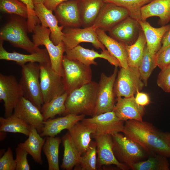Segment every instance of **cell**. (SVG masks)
Segmentation results:
<instances>
[{"label":"cell","mask_w":170,"mask_h":170,"mask_svg":"<svg viewBox=\"0 0 170 170\" xmlns=\"http://www.w3.org/2000/svg\"><path fill=\"white\" fill-rule=\"evenodd\" d=\"M96 145L95 141L91 142L90 145L81 156L78 163L74 167V170H96L97 169Z\"/></svg>","instance_id":"8d00e7d4"},{"label":"cell","mask_w":170,"mask_h":170,"mask_svg":"<svg viewBox=\"0 0 170 170\" xmlns=\"http://www.w3.org/2000/svg\"><path fill=\"white\" fill-rule=\"evenodd\" d=\"M112 136L113 153L117 160L120 163L130 168L132 165L146 158L148 154L137 142L120 133Z\"/></svg>","instance_id":"5b68a950"},{"label":"cell","mask_w":170,"mask_h":170,"mask_svg":"<svg viewBox=\"0 0 170 170\" xmlns=\"http://www.w3.org/2000/svg\"><path fill=\"white\" fill-rule=\"evenodd\" d=\"M62 64L65 90L68 93L92 81L90 66L70 59L65 55L63 56Z\"/></svg>","instance_id":"52a82bcc"},{"label":"cell","mask_w":170,"mask_h":170,"mask_svg":"<svg viewBox=\"0 0 170 170\" xmlns=\"http://www.w3.org/2000/svg\"><path fill=\"white\" fill-rule=\"evenodd\" d=\"M162 47L157 52H160L170 46V29L164 35L162 40Z\"/></svg>","instance_id":"7dc6e473"},{"label":"cell","mask_w":170,"mask_h":170,"mask_svg":"<svg viewBox=\"0 0 170 170\" xmlns=\"http://www.w3.org/2000/svg\"><path fill=\"white\" fill-rule=\"evenodd\" d=\"M153 16L159 17L158 24L161 26L167 25L170 21V0H152L142 7V20Z\"/></svg>","instance_id":"d4e9b609"},{"label":"cell","mask_w":170,"mask_h":170,"mask_svg":"<svg viewBox=\"0 0 170 170\" xmlns=\"http://www.w3.org/2000/svg\"><path fill=\"white\" fill-rule=\"evenodd\" d=\"M145 86L142 81L138 68L121 67L117 73L114 87L117 97H128L141 90Z\"/></svg>","instance_id":"9c48e42d"},{"label":"cell","mask_w":170,"mask_h":170,"mask_svg":"<svg viewBox=\"0 0 170 170\" xmlns=\"http://www.w3.org/2000/svg\"><path fill=\"white\" fill-rule=\"evenodd\" d=\"M65 52L68 58L78 60L87 66H90L91 65H97L98 64L94 60L100 58L107 60L115 66L121 67L119 61L107 50L99 53L93 49L84 48L79 45L72 49L66 50Z\"/></svg>","instance_id":"2e32d148"},{"label":"cell","mask_w":170,"mask_h":170,"mask_svg":"<svg viewBox=\"0 0 170 170\" xmlns=\"http://www.w3.org/2000/svg\"><path fill=\"white\" fill-rule=\"evenodd\" d=\"M169 165L167 157L156 154L147 159L134 163L130 167L133 170H168Z\"/></svg>","instance_id":"e575fe53"},{"label":"cell","mask_w":170,"mask_h":170,"mask_svg":"<svg viewBox=\"0 0 170 170\" xmlns=\"http://www.w3.org/2000/svg\"><path fill=\"white\" fill-rule=\"evenodd\" d=\"M40 84L44 103L66 92L63 77L54 71L51 63L39 64Z\"/></svg>","instance_id":"ba28073f"},{"label":"cell","mask_w":170,"mask_h":170,"mask_svg":"<svg viewBox=\"0 0 170 170\" xmlns=\"http://www.w3.org/2000/svg\"><path fill=\"white\" fill-rule=\"evenodd\" d=\"M68 94L65 92L48 102L44 103L40 110L44 121L52 118L57 115H64L65 112V102Z\"/></svg>","instance_id":"d6a6232c"},{"label":"cell","mask_w":170,"mask_h":170,"mask_svg":"<svg viewBox=\"0 0 170 170\" xmlns=\"http://www.w3.org/2000/svg\"><path fill=\"white\" fill-rule=\"evenodd\" d=\"M136 103L139 105L144 106L149 105L150 102L149 96L146 94L137 91L135 97Z\"/></svg>","instance_id":"f6af8a7d"},{"label":"cell","mask_w":170,"mask_h":170,"mask_svg":"<svg viewBox=\"0 0 170 170\" xmlns=\"http://www.w3.org/2000/svg\"><path fill=\"white\" fill-rule=\"evenodd\" d=\"M34 6L35 14L41 25L50 29V39L55 45H57L62 41L64 27L58 25V21L53 11L48 9L43 4H35Z\"/></svg>","instance_id":"7402d4cb"},{"label":"cell","mask_w":170,"mask_h":170,"mask_svg":"<svg viewBox=\"0 0 170 170\" xmlns=\"http://www.w3.org/2000/svg\"><path fill=\"white\" fill-rule=\"evenodd\" d=\"M142 28L139 21L130 16L122 20L109 31L110 37L128 45L134 43Z\"/></svg>","instance_id":"e0dca14e"},{"label":"cell","mask_w":170,"mask_h":170,"mask_svg":"<svg viewBox=\"0 0 170 170\" xmlns=\"http://www.w3.org/2000/svg\"><path fill=\"white\" fill-rule=\"evenodd\" d=\"M156 57L157 66L161 70L170 66V46L161 52L157 53Z\"/></svg>","instance_id":"ee69618b"},{"label":"cell","mask_w":170,"mask_h":170,"mask_svg":"<svg viewBox=\"0 0 170 170\" xmlns=\"http://www.w3.org/2000/svg\"><path fill=\"white\" fill-rule=\"evenodd\" d=\"M124 136L137 142L150 156L170 157V133L163 132L149 122L133 120L125 121Z\"/></svg>","instance_id":"6da1fadb"},{"label":"cell","mask_w":170,"mask_h":170,"mask_svg":"<svg viewBox=\"0 0 170 170\" xmlns=\"http://www.w3.org/2000/svg\"><path fill=\"white\" fill-rule=\"evenodd\" d=\"M117 73L118 67L115 66L111 75L107 76L104 73L101 74L94 116L113 111L115 105L114 87Z\"/></svg>","instance_id":"30bf717a"},{"label":"cell","mask_w":170,"mask_h":170,"mask_svg":"<svg viewBox=\"0 0 170 170\" xmlns=\"http://www.w3.org/2000/svg\"><path fill=\"white\" fill-rule=\"evenodd\" d=\"M14 110L15 115L40 133L43 125V118L40 110L31 102L22 97Z\"/></svg>","instance_id":"ac0fdd59"},{"label":"cell","mask_w":170,"mask_h":170,"mask_svg":"<svg viewBox=\"0 0 170 170\" xmlns=\"http://www.w3.org/2000/svg\"><path fill=\"white\" fill-rule=\"evenodd\" d=\"M152 0H104L105 3H111L127 9L130 16L138 21L141 20L142 7Z\"/></svg>","instance_id":"d590c367"},{"label":"cell","mask_w":170,"mask_h":170,"mask_svg":"<svg viewBox=\"0 0 170 170\" xmlns=\"http://www.w3.org/2000/svg\"><path fill=\"white\" fill-rule=\"evenodd\" d=\"M138 21L145 37L148 52L151 56H155L162 47L164 35L170 29V24L155 28L146 20Z\"/></svg>","instance_id":"cb8c5ba5"},{"label":"cell","mask_w":170,"mask_h":170,"mask_svg":"<svg viewBox=\"0 0 170 170\" xmlns=\"http://www.w3.org/2000/svg\"><path fill=\"white\" fill-rule=\"evenodd\" d=\"M55 16L61 26L64 27L82 26L77 0H68L59 5L54 10Z\"/></svg>","instance_id":"ffe728a7"},{"label":"cell","mask_w":170,"mask_h":170,"mask_svg":"<svg viewBox=\"0 0 170 170\" xmlns=\"http://www.w3.org/2000/svg\"><path fill=\"white\" fill-rule=\"evenodd\" d=\"M0 10L3 13L14 14L27 18L26 5L19 0H0Z\"/></svg>","instance_id":"f35d334b"},{"label":"cell","mask_w":170,"mask_h":170,"mask_svg":"<svg viewBox=\"0 0 170 170\" xmlns=\"http://www.w3.org/2000/svg\"><path fill=\"white\" fill-rule=\"evenodd\" d=\"M19 83L23 97L40 110L44 104L40 84V69L37 63H29L21 66Z\"/></svg>","instance_id":"277c9868"},{"label":"cell","mask_w":170,"mask_h":170,"mask_svg":"<svg viewBox=\"0 0 170 170\" xmlns=\"http://www.w3.org/2000/svg\"><path fill=\"white\" fill-rule=\"evenodd\" d=\"M19 0L25 3L27 7L28 16L26 22L28 31L29 32H32L35 26L40 22L35 14L32 0Z\"/></svg>","instance_id":"ab89813d"},{"label":"cell","mask_w":170,"mask_h":170,"mask_svg":"<svg viewBox=\"0 0 170 170\" xmlns=\"http://www.w3.org/2000/svg\"><path fill=\"white\" fill-rule=\"evenodd\" d=\"M96 28L93 26L80 28L76 27H64L62 31V41L65 50L72 49L82 42L91 43L96 48L105 50L104 46L99 40L96 32Z\"/></svg>","instance_id":"8fae6325"},{"label":"cell","mask_w":170,"mask_h":170,"mask_svg":"<svg viewBox=\"0 0 170 170\" xmlns=\"http://www.w3.org/2000/svg\"><path fill=\"white\" fill-rule=\"evenodd\" d=\"M68 0H47L44 4L48 9L54 11L56 7L61 3Z\"/></svg>","instance_id":"bcb514c9"},{"label":"cell","mask_w":170,"mask_h":170,"mask_svg":"<svg viewBox=\"0 0 170 170\" xmlns=\"http://www.w3.org/2000/svg\"><path fill=\"white\" fill-rule=\"evenodd\" d=\"M98 83L92 81L71 91L65 102L64 116L70 114L94 116L97 104Z\"/></svg>","instance_id":"7a4b0ae2"},{"label":"cell","mask_w":170,"mask_h":170,"mask_svg":"<svg viewBox=\"0 0 170 170\" xmlns=\"http://www.w3.org/2000/svg\"><path fill=\"white\" fill-rule=\"evenodd\" d=\"M3 41H0V59L15 62L21 66L27 63H38L39 64L50 62V58L46 48L40 49L38 51L29 54H26L14 51H7L3 46ZM51 63V62H50Z\"/></svg>","instance_id":"603a6c76"},{"label":"cell","mask_w":170,"mask_h":170,"mask_svg":"<svg viewBox=\"0 0 170 170\" xmlns=\"http://www.w3.org/2000/svg\"><path fill=\"white\" fill-rule=\"evenodd\" d=\"M85 116L70 114L64 116L48 119L43 122V127L39 134L42 137H55L62 130H68L76 122L83 120Z\"/></svg>","instance_id":"44dd1931"},{"label":"cell","mask_w":170,"mask_h":170,"mask_svg":"<svg viewBox=\"0 0 170 170\" xmlns=\"http://www.w3.org/2000/svg\"><path fill=\"white\" fill-rule=\"evenodd\" d=\"M42 150L47 158L49 170H59V154L62 139L59 137L46 136Z\"/></svg>","instance_id":"4dcf8cb0"},{"label":"cell","mask_w":170,"mask_h":170,"mask_svg":"<svg viewBox=\"0 0 170 170\" xmlns=\"http://www.w3.org/2000/svg\"><path fill=\"white\" fill-rule=\"evenodd\" d=\"M61 139L64 150L60 167L62 169L71 170L78 163L80 156L68 132L62 136Z\"/></svg>","instance_id":"f546056e"},{"label":"cell","mask_w":170,"mask_h":170,"mask_svg":"<svg viewBox=\"0 0 170 170\" xmlns=\"http://www.w3.org/2000/svg\"><path fill=\"white\" fill-rule=\"evenodd\" d=\"M33 42L36 47L43 45L49 55L51 68L56 73L63 77L64 71L62 61L65 48L62 41L57 45H55L51 40L50 29L40 24L36 25L33 29Z\"/></svg>","instance_id":"8992f818"},{"label":"cell","mask_w":170,"mask_h":170,"mask_svg":"<svg viewBox=\"0 0 170 170\" xmlns=\"http://www.w3.org/2000/svg\"><path fill=\"white\" fill-rule=\"evenodd\" d=\"M27 22L17 17L11 20L1 29L0 40L8 42L14 47L22 49L30 54L41 48L36 47L28 37Z\"/></svg>","instance_id":"3957f363"},{"label":"cell","mask_w":170,"mask_h":170,"mask_svg":"<svg viewBox=\"0 0 170 170\" xmlns=\"http://www.w3.org/2000/svg\"><path fill=\"white\" fill-rule=\"evenodd\" d=\"M31 127L14 113L7 117H0V131L20 133L28 136Z\"/></svg>","instance_id":"836d02e7"},{"label":"cell","mask_w":170,"mask_h":170,"mask_svg":"<svg viewBox=\"0 0 170 170\" xmlns=\"http://www.w3.org/2000/svg\"><path fill=\"white\" fill-rule=\"evenodd\" d=\"M16 167L12 150L9 147L0 159V170H15Z\"/></svg>","instance_id":"b9f144b4"},{"label":"cell","mask_w":170,"mask_h":170,"mask_svg":"<svg viewBox=\"0 0 170 170\" xmlns=\"http://www.w3.org/2000/svg\"><path fill=\"white\" fill-rule=\"evenodd\" d=\"M47 0H32L33 3L34 5L43 3L44 4Z\"/></svg>","instance_id":"c3c4849f"},{"label":"cell","mask_w":170,"mask_h":170,"mask_svg":"<svg viewBox=\"0 0 170 170\" xmlns=\"http://www.w3.org/2000/svg\"><path fill=\"white\" fill-rule=\"evenodd\" d=\"M81 121L93 129L94 133L92 135H112L122 133L125 123V121L117 117L113 111L84 118Z\"/></svg>","instance_id":"4fadbf2b"},{"label":"cell","mask_w":170,"mask_h":170,"mask_svg":"<svg viewBox=\"0 0 170 170\" xmlns=\"http://www.w3.org/2000/svg\"><path fill=\"white\" fill-rule=\"evenodd\" d=\"M157 66L156 56H152L149 54L146 44L143 58L138 67L140 78L145 86H147L149 77Z\"/></svg>","instance_id":"74e56055"},{"label":"cell","mask_w":170,"mask_h":170,"mask_svg":"<svg viewBox=\"0 0 170 170\" xmlns=\"http://www.w3.org/2000/svg\"><path fill=\"white\" fill-rule=\"evenodd\" d=\"M130 15L129 11L126 8L112 3H105L93 26L96 29L109 32Z\"/></svg>","instance_id":"5bb4252c"},{"label":"cell","mask_w":170,"mask_h":170,"mask_svg":"<svg viewBox=\"0 0 170 170\" xmlns=\"http://www.w3.org/2000/svg\"><path fill=\"white\" fill-rule=\"evenodd\" d=\"M96 32L99 40L119 61L121 67L127 68L128 66L125 44L108 36L105 32L97 28Z\"/></svg>","instance_id":"484cf974"},{"label":"cell","mask_w":170,"mask_h":170,"mask_svg":"<svg viewBox=\"0 0 170 170\" xmlns=\"http://www.w3.org/2000/svg\"><path fill=\"white\" fill-rule=\"evenodd\" d=\"M83 28L93 26L105 2L104 0H77Z\"/></svg>","instance_id":"83f0119b"},{"label":"cell","mask_w":170,"mask_h":170,"mask_svg":"<svg viewBox=\"0 0 170 170\" xmlns=\"http://www.w3.org/2000/svg\"><path fill=\"white\" fill-rule=\"evenodd\" d=\"M91 136L95 139L96 145L97 168L104 165H114L121 170L130 169L128 167L119 162L116 158L113 150L111 135L102 134L91 135Z\"/></svg>","instance_id":"9a60e30c"},{"label":"cell","mask_w":170,"mask_h":170,"mask_svg":"<svg viewBox=\"0 0 170 170\" xmlns=\"http://www.w3.org/2000/svg\"><path fill=\"white\" fill-rule=\"evenodd\" d=\"M22 97L21 88L15 77L0 73V101L4 102L5 117L13 114V111Z\"/></svg>","instance_id":"7c38bea8"},{"label":"cell","mask_w":170,"mask_h":170,"mask_svg":"<svg viewBox=\"0 0 170 170\" xmlns=\"http://www.w3.org/2000/svg\"><path fill=\"white\" fill-rule=\"evenodd\" d=\"M16 170H30V167L27 159L28 153L24 149L17 146L15 149Z\"/></svg>","instance_id":"60d3db41"},{"label":"cell","mask_w":170,"mask_h":170,"mask_svg":"<svg viewBox=\"0 0 170 170\" xmlns=\"http://www.w3.org/2000/svg\"><path fill=\"white\" fill-rule=\"evenodd\" d=\"M113 111L119 119L125 122L130 120L142 121L145 114L144 106L136 103L134 95L117 97Z\"/></svg>","instance_id":"d6986e66"},{"label":"cell","mask_w":170,"mask_h":170,"mask_svg":"<svg viewBox=\"0 0 170 170\" xmlns=\"http://www.w3.org/2000/svg\"><path fill=\"white\" fill-rule=\"evenodd\" d=\"M157 84L163 91L170 93V66L161 70L158 76Z\"/></svg>","instance_id":"7bdbcfd3"},{"label":"cell","mask_w":170,"mask_h":170,"mask_svg":"<svg viewBox=\"0 0 170 170\" xmlns=\"http://www.w3.org/2000/svg\"><path fill=\"white\" fill-rule=\"evenodd\" d=\"M27 139L18 146L25 150L32 157L35 162L42 165L43 161L41 152L46 137L41 136L37 129L31 126Z\"/></svg>","instance_id":"f1b7e54d"},{"label":"cell","mask_w":170,"mask_h":170,"mask_svg":"<svg viewBox=\"0 0 170 170\" xmlns=\"http://www.w3.org/2000/svg\"><path fill=\"white\" fill-rule=\"evenodd\" d=\"M146 42L142 30L136 41L131 45L125 44L127 53V62L129 67L138 68L144 54Z\"/></svg>","instance_id":"1f68e13d"},{"label":"cell","mask_w":170,"mask_h":170,"mask_svg":"<svg viewBox=\"0 0 170 170\" xmlns=\"http://www.w3.org/2000/svg\"><path fill=\"white\" fill-rule=\"evenodd\" d=\"M68 132L81 156L89 147L94 130L80 121L75 123L68 130Z\"/></svg>","instance_id":"4316f807"}]
</instances>
